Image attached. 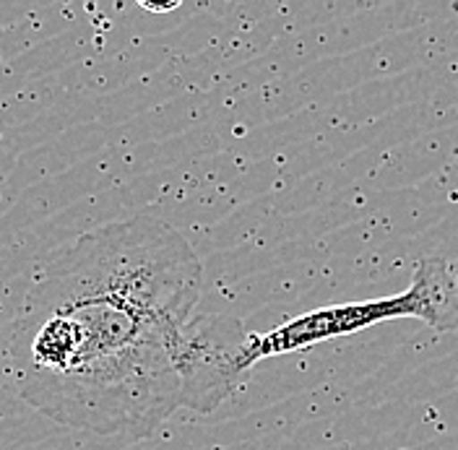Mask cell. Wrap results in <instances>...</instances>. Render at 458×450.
I'll use <instances>...</instances> for the list:
<instances>
[{
	"label": "cell",
	"instance_id": "obj_1",
	"mask_svg": "<svg viewBox=\"0 0 458 450\" xmlns=\"http://www.w3.org/2000/svg\"><path fill=\"white\" fill-rule=\"evenodd\" d=\"M200 286L193 245L162 219L81 232L37 268L13 320L21 398L71 429L148 437L180 409L177 341Z\"/></svg>",
	"mask_w": 458,
	"mask_h": 450
},
{
	"label": "cell",
	"instance_id": "obj_4",
	"mask_svg": "<svg viewBox=\"0 0 458 450\" xmlns=\"http://www.w3.org/2000/svg\"><path fill=\"white\" fill-rule=\"evenodd\" d=\"M177 5H180L177 0H174V3H146V0H141V8L151 11V13H170Z\"/></svg>",
	"mask_w": 458,
	"mask_h": 450
},
{
	"label": "cell",
	"instance_id": "obj_3",
	"mask_svg": "<svg viewBox=\"0 0 458 450\" xmlns=\"http://www.w3.org/2000/svg\"><path fill=\"white\" fill-rule=\"evenodd\" d=\"M250 334L237 318L196 315L182 326L177 341L180 409L211 414L227 401L253 367L248 362Z\"/></svg>",
	"mask_w": 458,
	"mask_h": 450
},
{
	"label": "cell",
	"instance_id": "obj_2",
	"mask_svg": "<svg viewBox=\"0 0 458 450\" xmlns=\"http://www.w3.org/2000/svg\"><path fill=\"white\" fill-rule=\"evenodd\" d=\"M417 318L437 331H458V292L451 268L443 258H425L414 266L411 284L394 297L365 300L349 305L310 310L286 320L268 334H250L248 362L256 367L260 360L300 352L328 338L349 336L375 323Z\"/></svg>",
	"mask_w": 458,
	"mask_h": 450
}]
</instances>
